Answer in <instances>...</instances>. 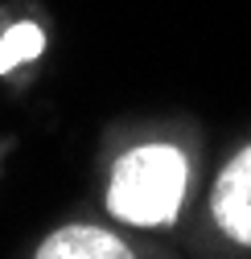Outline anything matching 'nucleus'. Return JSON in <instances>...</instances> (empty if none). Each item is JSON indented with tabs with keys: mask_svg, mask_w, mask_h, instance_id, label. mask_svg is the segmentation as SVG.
<instances>
[{
	"mask_svg": "<svg viewBox=\"0 0 251 259\" xmlns=\"http://www.w3.org/2000/svg\"><path fill=\"white\" fill-rule=\"evenodd\" d=\"M185 156L169 144H144L119 156L107 185V206L132 226H161L181 210Z\"/></svg>",
	"mask_w": 251,
	"mask_h": 259,
	"instance_id": "nucleus-1",
	"label": "nucleus"
},
{
	"mask_svg": "<svg viewBox=\"0 0 251 259\" xmlns=\"http://www.w3.org/2000/svg\"><path fill=\"white\" fill-rule=\"evenodd\" d=\"M214 222L223 231L251 247V148H243L214 181Z\"/></svg>",
	"mask_w": 251,
	"mask_h": 259,
	"instance_id": "nucleus-2",
	"label": "nucleus"
},
{
	"mask_svg": "<svg viewBox=\"0 0 251 259\" xmlns=\"http://www.w3.org/2000/svg\"><path fill=\"white\" fill-rule=\"evenodd\" d=\"M37 255L41 259H123L128 247L107 231H95V226H66V231L50 235L37 247Z\"/></svg>",
	"mask_w": 251,
	"mask_h": 259,
	"instance_id": "nucleus-3",
	"label": "nucleus"
},
{
	"mask_svg": "<svg viewBox=\"0 0 251 259\" xmlns=\"http://www.w3.org/2000/svg\"><path fill=\"white\" fill-rule=\"evenodd\" d=\"M41 46H46V37H41L37 25H13L9 33L0 37V74H9L13 66H21V62H29V58H37Z\"/></svg>",
	"mask_w": 251,
	"mask_h": 259,
	"instance_id": "nucleus-4",
	"label": "nucleus"
}]
</instances>
